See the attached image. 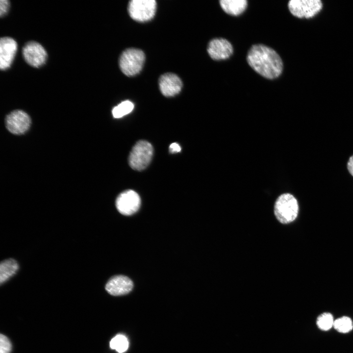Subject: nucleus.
<instances>
[{
  "label": "nucleus",
  "mask_w": 353,
  "mask_h": 353,
  "mask_svg": "<svg viewBox=\"0 0 353 353\" xmlns=\"http://www.w3.org/2000/svg\"><path fill=\"white\" fill-rule=\"evenodd\" d=\"M233 47L227 39L216 38L212 39L208 43L207 52L210 57L215 60H225L228 58L233 53Z\"/></svg>",
  "instance_id": "10"
},
{
  "label": "nucleus",
  "mask_w": 353,
  "mask_h": 353,
  "mask_svg": "<svg viewBox=\"0 0 353 353\" xmlns=\"http://www.w3.org/2000/svg\"><path fill=\"white\" fill-rule=\"evenodd\" d=\"M11 344L8 338L1 334L0 336V353H10Z\"/></svg>",
  "instance_id": "20"
},
{
  "label": "nucleus",
  "mask_w": 353,
  "mask_h": 353,
  "mask_svg": "<svg viewBox=\"0 0 353 353\" xmlns=\"http://www.w3.org/2000/svg\"><path fill=\"white\" fill-rule=\"evenodd\" d=\"M133 286L132 281L128 277L118 275L110 278L105 285V289L111 295L121 296L130 292Z\"/></svg>",
  "instance_id": "13"
},
{
  "label": "nucleus",
  "mask_w": 353,
  "mask_h": 353,
  "mask_svg": "<svg viewBox=\"0 0 353 353\" xmlns=\"http://www.w3.org/2000/svg\"><path fill=\"white\" fill-rule=\"evenodd\" d=\"M141 200L134 191L127 190L121 193L116 200V206L119 212L124 215H131L139 209Z\"/></svg>",
  "instance_id": "7"
},
{
  "label": "nucleus",
  "mask_w": 353,
  "mask_h": 353,
  "mask_svg": "<svg viewBox=\"0 0 353 353\" xmlns=\"http://www.w3.org/2000/svg\"><path fill=\"white\" fill-rule=\"evenodd\" d=\"M19 269L16 261L9 259L1 262L0 265V282H5L15 274Z\"/></svg>",
  "instance_id": "15"
},
{
  "label": "nucleus",
  "mask_w": 353,
  "mask_h": 353,
  "mask_svg": "<svg viewBox=\"0 0 353 353\" xmlns=\"http://www.w3.org/2000/svg\"><path fill=\"white\" fill-rule=\"evenodd\" d=\"M17 50V44L12 38L4 37L0 40V68L8 69L12 63Z\"/></svg>",
  "instance_id": "11"
},
{
  "label": "nucleus",
  "mask_w": 353,
  "mask_h": 353,
  "mask_svg": "<svg viewBox=\"0 0 353 353\" xmlns=\"http://www.w3.org/2000/svg\"><path fill=\"white\" fill-rule=\"evenodd\" d=\"M156 9L154 0H132L129 2L128 11L133 20L144 22L154 17Z\"/></svg>",
  "instance_id": "5"
},
{
  "label": "nucleus",
  "mask_w": 353,
  "mask_h": 353,
  "mask_svg": "<svg viewBox=\"0 0 353 353\" xmlns=\"http://www.w3.org/2000/svg\"><path fill=\"white\" fill-rule=\"evenodd\" d=\"M153 148L150 143L145 140L137 142L133 147L129 156V164L137 171H142L149 165L153 155Z\"/></svg>",
  "instance_id": "4"
},
{
  "label": "nucleus",
  "mask_w": 353,
  "mask_h": 353,
  "mask_svg": "<svg viewBox=\"0 0 353 353\" xmlns=\"http://www.w3.org/2000/svg\"><path fill=\"white\" fill-rule=\"evenodd\" d=\"M334 320L332 314L325 312L320 314L317 318L316 324L319 328L327 331L330 329L333 326Z\"/></svg>",
  "instance_id": "19"
},
{
  "label": "nucleus",
  "mask_w": 353,
  "mask_h": 353,
  "mask_svg": "<svg viewBox=\"0 0 353 353\" xmlns=\"http://www.w3.org/2000/svg\"><path fill=\"white\" fill-rule=\"evenodd\" d=\"M291 13L299 18H310L317 14L323 7L320 0H291L288 3Z\"/></svg>",
  "instance_id": "6"
},
{
  "label": "nucleus",
  "mask_w": 353,
  "mask_h": 353,
  "mask_svg": "<svg viewBox=\"0 0 353 353\" xmlns=\"http://www.w3.org/2000/svg\"><path fill=\"white\" fill-rule=\"evenodd\" d=\"M31 120L28 115L21 110H16L9 113L5 118L7 129L14 134H22L29 128Z\"/></svg>",
  "instance_id": "8"
},
{
  "label": "nucleus",
  "mask_w": 353,
  "mask_h": 353,
  "mask_svg": "<svg viewBox=\"0 0 353 353\" xmlns=\"http://www.w3.org/2000/svg\"><path fill=\"white\" fill-rule=\"evenodd\" d=\"M10 6V2L8 0H0V15L4 16L8 12Z\"/></svg>",
  "instance_id": "21"
},
{
  "label": "nucleus",
  "mask_w": 353,
  "mask_h": 353,
  "mask_svg": "<svg viewBox=\"0 0 353 353\" xmlns=\"http://www.w3.org/2000/svg\"><path fill=\"white\" fill-rule=\"evenodd\" d=\"M133 108L134 104L131 101H125L113 108L112 115L115 118H120L130 113Z\"/></svg>",
  "instance_id": "18"
},
{
  "label": "nucleus",
  "mask_w": 353,
  "mask_h": 353,
  "mask_svg": "<svg viewBox=\"0 0 353 353\" xmlns=\"http://www.w3.org/2000/svg\"><path fill=\"white\" fill-rule=\"evenodd\" d=\"M110 347L119 353H123L127 350L128 341L125 335L118 334L111 340Z\"/></svg>",
  "instance_id": "17"
},
{
  "label": "nucleus",
  "mask_w": 353,
  "mask_h": 353,
  "mask_svg": "<svg viewBox=\"0 0 353 353\" xmlns=\"http://www.w3.org/2000/svg\"><path fill=\"white\" fill-rule=\"evenodd\" d=\"M347 167L349 173L353 176V155L349 158L347 164Z\"/></svg>",
  "instance_id": "23"
},
{
  "label": "nucleus",
  "mask_w": 353,
  "mask_h": 353,
  "mask_svg": "<svg viewBox=\"0 0 353 353\" xmlns=\"http://www.w3.org/2000/svg\"><path fill=\"white\" fill-rule=\"evenodd\" d=\"M22 52L26 63L34 67L42 66L47 59L46 50L41 44L35 41L26 43L23 48Z\"/></svg>",
  "instance_id": "9"
},
{
  "label": "nucleus",
  "mask_w": 353,
  "mask_h": 353,
  "mask_svg": "<svg viewBox=\"0 0 353 353\" xmlns=\"http://www.w3.org/2000/svg\"><path fill=\"white\" fill-rule=\"evenodd\" d=\"M159 87L161 93L165 97H173L178 94L182 88L180 78L176 74L166 73L159 79Z\"/></svg>",
  "instance_id": "12"
},
{
  "label": "nucleus",
  "mask_w": 353,
  "mask_h": 353,
  "mask_svg": "<svg viewBox=\"0 0 353 353\" xmlns=\"http://www.w3.org/2000/svg\"><path fill=\"white\" fill-rule=\"evenodd\" d=\"M298 213V201L291 194L283 193L277 199L274 205V214L280 223L286 224L293 222L297 218Z\"/></svg>",
  "instance_id": "2"
},
{
  "label": "nucleus",
  "mask_w": 353,
  "mask_h": 353,
  "mask_svg": "<svg viewBox=\"0 0 353 353\" xmlns=\"http://www.w3.org/2000/svg\"><path fill=\"white\" fill-rule=\"evenodd\" d=\"M333 327L339 332L346 333L352 330L353 324L350 318L343 316L334 321Z\"/></svg>",
  "instance_id": "16"
},
{
  "label": "nucleus",
  "mask_w": 353,
  "mask_h": 353,
  "mask_svg": "<svg viewBox=\"0 0 353 353\" xmlns=\"http://www.w3.org/2000/svg\"><path fill=\"white\" fill-rule=\"evenodd\" d=\"M250 67L257 73L268 79L278 77L283 70L281 58L273 49L262 44L252 46L247 56Z\"/></svg>",
  "instance_id": "1"
},
{
  "label": "nucleus",
  "mask_w": 353,
  "mask_h": 353,
  "mask_svg": "<svg viewBox=\"0 0 353 353\" xmlns=\"http://www.w3.org/2000/svg\"><path fill=\"white\" fill-rule=\"evenodd\" d=\"M169 150L172 153L178 152L181 151V148L177 143H173L170 145Z\"/></svg>",
  "instance_id": "22"
},
{
  "label": "nucleus",
  "mask_w": 353,
  "mask_h": 353,
  "mask_svg": "<svg viewBox=\"0 0 353 353\" xmlns=\"http://www.w3.org/2000/svg\"><path fill=\"white\" fill-rule=\"evenodd\" d=\"M145 59V54L140 49L129 48L125 50L119 58V66L122 72L128 76L139 74Z\"/></svg>",
  "instance_id": "3"
},
{
  "label": "nucleus",
  "mask_w": 353,
  "mask_h": 353,
  "mask_svg": "<svg viewBox=\"0 0 353 353\" xmlns=\"http://www.w3.org/2000/svg\"><path fill=\"white\" fill-rule=\"evenodd\" d=\"M220 4L223 10L227 14L238 16L246 9L248 1L246 0H221Z\"/></svg>",
  "instance_id": "14"
}]
</instances>
